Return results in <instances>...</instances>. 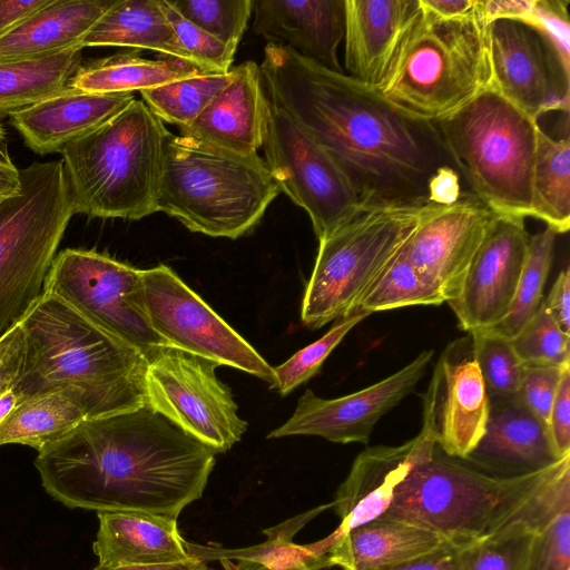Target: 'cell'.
Masks as SVG:
<instances>
[{"label": "cell", "mask_w": 570, "mask_h": 570, "mask_svg": "<svg viewBox=\"0 0 570 570\" xmlns=\"http://www.w3.org/2000/svg\"><path fill=\"white\" fill-rule=\"evenodd\" d=\"M259 68L271 106L330 155L364 207L429 204L438 170H456L434 122L405 112L375 87L272 43Z\"/></svg>", "instance_id": "1"}, {"label": "cell", "mask_w": 570, "mask_h": 570, "mask_svg": "<svg viewBox=\"0 0 570 570\" xmlns=\"http://www.w3.org/2000/svg\"><path fill=\"white\" fill-rule=\"evenodd\" d=\"M215 452L147 404L85 420L38 452L45 490L69 508L177 519L200 499Z\"/></svg>", "instance_id": "2"}, {"label": "cell", "mask_w": 570, "mask_h": 570, "mask_svg": "<svg viewBox=\"0 0 570 570\" xmlns=\"http://www.w3.org/2000/svg\"><path fill=\"white\" fill-rule=\"evenodd\" d=\"M21 325L19 401L65 390L86 420L146 405V357L66 301L43 293Z\"/></svg>", "instance_id": "3"}, {"label": "cell", "mask_w": 570, "mask_h": 570, "mask_svg": "<svg viewBox=\"0 0 570 570\" xmlns=\"http://www.w3.org/2000/svg\"><path fill=\"white\" fill-rule=\"evenodd\" d=\"M379 92L405 112L431 122L493 89L489 23L476 12L441 18L419 0Z\"/></svg>", "instance_id": "4"}, {"label": "cell", "mask_w": 570, "mask_h": 570, "mask_svg": "<svg viewBox=\"0 0 570 570\" xmlns=\"http://www.w3.org/2000/svg\"><path fill=\"white\" fill-rule=\"evenodd\" d=\"M169 131L142 100L61 150L75 214L139 220L156 210Z\"/></svg>", "instance_id": "5"}, {"label": "cell", "mask_w": 570, "mask_h": 570, "mask_svg": "<svg viewBox=\"0 0 570 570\" xmlns=\"http://www.w3.org/2000/svg\"><path fill=\"white\" fill-rule=\"evenodd\" d=\"M279 193L258 154L238 156L169 134L156 210L190 232L230 239L244 236Z\"/></svg>", "instance_id": "6"}, {"label": "cell", "mask_w": 570, "mask_h": 570, "mask_svg": "<svg viewBox=\"0 0 570 570\" xmlns=\"http://www.w3.org/2000/svg\"><path fill=\"white\" fill-rule=\"evenodd\" d=\"M559 461L539 471L503 478L450 456L436 445L397 487L382 515L430 530L454 547L462 546L505 524Z\"/></svg>", "instance_id": "7"}, {"label": "cell", "mask_w": 570, "mask_h": 570, "mask_svg": "<svg viewBox=\"0 0 570 570\" xmlns=\"http://www.w3.org/2000/svg\"><path fill=\"white\" fill-rule=\"evenodd\" d=\"M434 125L473 196L499 216L532 217L538 121L488 89Z\"/></svg>", "instance_id": "8"}, {"label": "cell", "mask_w": 570, "mask_h": 570, "mask_svg": "<svg viewBox=\"0 0 570 570\" xmlns=\"http://www.w3.org/2000/svg\"><path fill=\"white\" fill-rule=\"evenodd\" d=\"M20 190L0 203V337L40 299L75 215L61 159L20 169Z\"/></svg>", "instance_id": "9"}, {"label": "cell", "mask_w": 570, "mask_h": 570, "mask_svg": "<svg viewBox=\"0 0 570 570\" xmlns=\"http://www.w3.org/2000/svg\"><path fill=\"white\" fill-rule=\"evenodd\" d=\"M439 206H373L318 240L301 317L311 328L355 312L362 295L399 255L419 224Z\"/></svg>", "instance_id": "10"}, {"label": "cell", "mask_w": 570, "mask_h": 570, "mask_svg": "<svg viewBox=\"0 0 570 570\" xmlns=\"http://www.w3.org/2000/svg\"><path fill=\"white\" fill-rule=\"evenodd\" d=\"M43 293L66 301L146 358L167 346L150 325L141 269L107 254L80 248L61 250L48 272Z\"/></svg>", "instance_id": "11"}, {"label": "cell", "mask_w": 570, "mask_h": 570, "mask_svg": "<svg viewBox=\"0 0 570 570\" xmlns=\"http://www.w3.org/2000/svg\"><path fill=\"white\" fill-rule=\"evenodd\" d=\"M146 361L150 409L215 453L242 439L247 423L238 416L229 387L216 376V363L173 346L157 348Z\"/></svg>", "instance_id": "12"}, {"label": "cell", "mask_w": 570, "mask_h": 570, "mask_svg": "<svg viewBox=\"0 0 570 570\" xmlns=\"http://www.w3.org/2000/svg\"><path fill=\"white\" fill-rule=\"evenodd\" d=\"M263 149L272 178L307 213L318 240L366 208L330 155L281 109L272 107Z\"/></svg>", "instance_id": "13"}, {"label": "cell", "mask_w": 570, "mask_h": 570, "mask_svg": "<svg viewBox=\"0 0 570 570\" xmlns=\"http://www.w3.org/2000/svg\"><path fill=\"white\" fill-rule=\"evenodd\" d=\"M141 277L150 325L167 346L247 372L275 389L274 367L170 267L141 269Z\"/></svg>", "instance_id": "14"}, {"label": "cell", "mask_w": 570, "mask_h": 570, "mask_svg": "<svg viewBox=\"0 0 570 570\" xmlns=\"http://www.w3.org/2000/svg\"><path fill=\"white\" fill-rule=\"evenodd\" d=\"M432 357V350L423 351L392 375L337 399L306 390L289 420L267 438L316 435L334 443H367L377 421L414 390Z\"/></svg>", "instance_id": "15"}, {"label": "cell", "mask_w": 570, "mask_h": 570, "mask_svg": "<svg viewBox=\"0 0 570 570\" xmlns=\"http://www.w3.org/2000/svg\"><path fill=\"white\" fill-rule=\"evenodd\" d=\"M493 89L530 119L548 111L569 112L566 81L535 29L517 20L489 24Z\"/></svg>", "instance_id": "16"}, {"label": "cell", "mask_w": 570, "mask_h": 570, "mask_svg": "<svg viewBox=\"0 0 570 570\" xmlns=\"http://www.w3.org/2000/svg\"><path fill=\"white\" fill-rule=\"evenodd\" d=\"M525 219L498 216L475 253L459 295L448 302L468 333L501 322L513 302L528 255Z\"/></svg>", "instance_id": "17"}, {"label": "cell", "mask_w": 570, "mask_h": 570, "mask_svg": "<svg viewBox=\"0 0 570 570\" xmlns=\"http://www.w3.org/2000/svg\"><path fill=\"white\" fill-rule=\"evenodd\" d=\"M499 215L470 191L439 206L416 227L404 253L420 274L443 296L454 299L470 264Z\"/></svg>", "instance_id": "18"}, {"label": "cell", "mask_w": 570, "mask_h": 570, "mask_svg": "<svg viewBox=\"0 0 570 570\" xmlns=\"http://www.w3.org/2000/svg\"><path fill=\"white\" fill-rule=\"evenodd\" d=\"M433 392L423 397V425L420 433L397 445L367 448L354 460L338 487L333 503L343 533L385 513L397 487L436 448Z\"/></svg>", "instance_id": "19"}, {"label": "cell", "mask_w": 570, "mask_h": 570, "mask_svg": "<svg viewBox=\"0 0 570 570\" xmlns=\"http://www.w3.org/2000/svg\"><path fill=\"white\" fill-rule=\"evenodd\" d=\"M429 386L433 392L436 444L445 454L465 460L482 438L489 414L470 334L442 352Z\"/></svg>", "instance_id": "20"}, {"label": "cell", "mask_w": 570, "mask_h": 570, "mask_svg": "<svg viewBox=\"0 0 570 570\" xmlns=\"http://www.w3.org/2000/svg\"><path fill=\"white\" fill-rule=\"evenodd\" d=\"M233 80L179 135L238 156L257 154L267 135L272 106L259 66L234 67Z\"/></svg>", "instance_id": "21"}, {"label": "cell", "mask_w": 570, "mask_h": 570, "mask_svg": "<svg viewBox=\"0 0 570 570\" xmlns=\"http://www.w3.org/2000/svg\"><path fill=\"white\" fill-rule=\"evenodd\" d=\"M559 460L548 428L519 395L489 400L485 431L465 459L478 469L503 478L539 471Z\"/></svg>", "instance_id": "22"}, {"label": "cell", "mask_w": 570, "mask_h": 570, "mask_svg": "<svg viewBox=\"0 0 570 570\" xmlns=\"http://www.w3.org/2000/svg\"><path fill=\"white\" fill-rule=\"evenodd\" d=\"M253 32L267 43L288 47L305 58L344 72L337 49L344 38L343 0H252Z\"/></svg>", "instance_id": "23"}, {"label": "cell", "mask_w": 570, "mask_h": 570, "mask_svg": "<svg viewBox=\"0 0 570 570\" xmlns=\"http://www.w3.org/2000/svg\"><path fill=\"white\" fill-rule=\"evenodd\" d=\"M132 94H89L70 88L8 117L38 155L61 153L71 141L100 127L126 107Z\"/></svg>", "instance_id": "24"}, {"label": "cell", "mask_w": 570, "mask_h": 570, "mask_svg": "<svg viewBox=\"0 0 570 570\" xmlns=\"http://www.w3.org/2000/svg\"><path fill=\"white\" fill-rule=\"evenodd\" d=\"M343 4L346 75L377 87L419 0H343Z\"/></svg>", "instance_id": "25"}, {"label": "cell", "mask_w": 570, "mask_h": 570, "mask_svg": "<svg viewBox=\"0 0 570 570\" xmlns=\"http://www.w3.org/2000/svg\"><path fill=\"white\" fill-rule=\"evenodd\" d=\"M94 552L99 566L165 564L191 560L177 519L138 511L98 512Z\"/></svg>", "instance_id": "26"}, {"label": "cell", "mask_w": 570, "mask_h": 570, "mask_svg": "<svg viewBox=\"0 0 570 570\" xmlns=\"http://www.w3.org/2000/svg\"><path fill=\"white\" fill-rule=\"evenodd\" d=\"M335 533L330 559L343 570H380L450 544L430 530L384 515Z\"/></svg>", "instance_id": "27"}, {"label": "cell", "mask_w": 570, "mask_h": 570, "mask_svg": "<svg viewBox=\"0 0 570 570\" xmlns=\"http://www.w3.org/2000/svg\"><path fill=\"white\" fill-rule=\"evenodd\" d=\"M118 0H49L0 36V60L30 58L80 45Z\"/></svg>", "instance_id": "28"}, {"label": "cell", "mask_w": 570, "mask_h": 570, "mask_svg": "<svg viewBox=\"0 0 570 570\" xmlns=\"http://www.w3.org/2000/svg\"><path fill=\"white\" fill-rule=\"evenodd\" d=\"M326 503L303 512L285 522L266 529V541L240 549L197 546L186 541L188 552L196 559L206 562L212 560H229L237 570H321L333 567L330 552L335 542V531L325 539L297 544L294 534L316 515L332 508Z\"/></svg>", "instance_id": "29"}, {"label": "cell", "mask_w": 570, "mask_h": 570, "mask_svg": "<svg viewBox=\"0 0 570 570\" xmlns=\"http://www.w3.org/2000/svg\"><path fill=\"white\" fill-rule=\"evenodd\" d=\"M80 46L148 49L199 67L180 45L163 0H118L83 37Z\"/></svg>", "instance_id": "30"}, {"label": "cell", "mask_w": 570, "mask_h": 570, "mask_svg": "<svg viewBox=\"0 0 570 570\" xmlns=\"http://www.w3.org/2000/svg\"><path fill=\"white\" fill-rule=\"evenodd\" d=\"M139 51L135 49L83 61L71 87L89 94H132L179 79L213 73L168 56L147 59Z\"/></svg>", "instance_id": "31"}, {"label": "cell", "mask_w": 570, "mask_h": 570, "mask_svg": "<svg viewBox=\"0 0 570 570\" xmlns=\"http://www.w3.org/2000/svg\"><path fill=\"white\" fill-rule=\"evenodd\" d=\"M82 47L30 58L0 60V117L66 91L83 62Z\"/></svg>", "instance_id": "32"}, {"label": "cell", "mask_w": 570, "mask_h": 570, "mask_svg": "<svg viewBox=\"0 0 570 570\" xmlns=\"http://www.w3.org/2000/svg\"><path fill=\"white\" fill-rule=\"evenodd\" d=\"M85 420V414L65 390L28 396L20 400L0 424V445L23 444L39 452Z\"/></svg>", "instance_id": "33"}, {"label": "cell", "mask_w": 570, "mask_h": 570, "mask_svg": "<svg viewBox=\"0 0 570 570\" xmlns=\"http://www.w3.org/2000/svg\"><path fill=\"white\" fill-rule=\"evenodd\" d=\"M532 217L557 234L570 228V140L554 139L539 126L532 176Z\"/></svg>", "instance_id": "34"}, {"label": "cell", "mask_w": 570, "mask_h": 570, "mask_svg": "<svg viewBox=\"0 0 570 570\" xmlns=\"http://www.w3.org/2000/svg\"><path fill=\"white\" fill-rule=\"evenodd\" d=\"M227 72L189 77L140 92L142 101L163 122L178 128L190 125L233 80Z\"/></svg>", "instance_id": "35"}, {"label": "cell", "mask_w": 570, "mask_h": 570, "mask_svg": "<svg viewBox=\"0 0 570 570\" xmlns=\"http://www.w3.org/2000/svg\"><path fill=\"white\" fill-rule=\"evenodd\" d=\"M557 233L549 227L530 236L527 259L511 307L505 317L489 330L513 338L543 301V288L552 265Z\"/></svg>", "instance_id": "36"}, {"label": "cell", "mask_w": 570, "mask_h": 570, "mask_svg": "<svg viewBox=\"0 0 570 570\" xmlns=\"http://www.w3.org/2000/svg\"><path fill=\"white\" fill-rule=\"evenodd\" d=\"M404 246L362 295L355 312L371 314L413 305H440L445 302L440 292L409 261Z\"/></svg>", "instance_id": "37"}, {"label": "cell", "mask_w": 570, "mask_h": 570, "mask_svg": "<svg viewBox=\"0 0 570 570\" xmlns=\"http://www.w3.org/2000/svg\"><path fill=\"white\" fill-rule=\"evenodd\" d=\"M534 534L508 523L483 538L454 547L459 570H524Z\"/></svg>", "instance_id": "38"}, {"label": "cell", "mask_w": 570, "mask_h": 570, "mask_svg": "<svg viewBox=\"0 0 570 570\" xmlns=\"http://www.w3.org/2000/svg\"><path fill=\"white\" fill-rule=\"evenodd\" d=\"M469 334L488 400L518 395L523 364L510 341L490 331H474Z\"/></svg>", "instance_id": "39"}, {"label": "cell", "mask_w": 570, "mask_h": 570, "mask_svg": "<svg viewBox=\"0 0 570 570\" xmlns=\"http://www.w3.org/2000/svg\"><path fill=\"white\" fill-rule=\"evenodd\" d=\"M188 21L237 50L250 16L252 0H168Z\"/></svg>", "instance_id": "40"}, {"label": "cell", "mask_w": 570, "mask_h": 570, "mask_svg": "<svg viewBox=\"0 0 570 570\" xmlns=\"http://www.w3.org/2000/svg\"><path fill=\"white\" fill-rule=\"evenodd\" d=\"M509 341L523 365L570 366V336L559 328L543 303Z\"/></svg>", "instance_id": "41"}, {"label": "cell", "mask_w": 570, "mask_h": 570, "mask_svg": "<svg viewBox=\"0 0 570 570\" xmlns=\"http://www.w3.org/2000/svg\"><path fill=\"white\" fill-rule=\"evenodd\" d=\"M368 315L367 312L356 311L337 318L320 340L299 350L279 366L274 367L275 387L279 394L284 396L312 379L345 335Z\"/></svg>", "instance_id": "42"}, {"label": "cell", "mask_w": 570, "mask_h": 570, "mask_svg": "<svg viewBox=\"0 0 570 570\" xmlns=\"http://www.w3.org/2000/svg\"><path fill=\"white\" fill-rule=\"evenodd\" d=\"M569 510L570 455H567L558 462L548 478L535 489L505 524L518 523L533 534H537L560 514Z\"/></svg>", "instance_id": "43"}, {"label": "cell", "mask_w": 570, "mask_h": 570, "mask_svg": "<svg viewBox=\"0 0 570 570\" xmlns=\"http://www.w3.org/2000/svg\"><path fill=\"white\" fill-rule=\"evenodd\" d=\"M569 0H532L527 24L542 38L553 65L570 82V18Z\"/></svg>", "instance_id": "44"}, {"label": "cell", "mask_w": 570, "mask_h": 570, "mask_svg": "<svg viewBox=\"0 0 570 570\" xmlns=\"http://www.w3.org/2000/svg\"><path fill=\"white\" fill-rule=\"evenodd\" d=\"M163 6L180 45L199 67L213 73L230 70L235 50L184 18L168 0Z\"/></svg>", "instance_id": "45"}, {"label": "cell", "mask_w": 570, "mask_h": 570, "mask_svg": "<svg viewBox=\"0 0 570 570\" xmlns=\"http://www.w3.org/2000/svg\"><path fill=\"white\" fill-rule=\"evenodd\" d=\"M524 570H570V510L534 534Z\"/></svg>", "instance_id": "46"}, {"label": "cell", "mask_w": 570, "mask_h": 570, "mask_svg": "<svg viewBox=\"0 0 570 570\" xmlns=\"http://www.w3.org/2000/svg\"><path fill=\"white\" fill-rule=\"evenodd\" d=\"M567 368L570 366L523 365L518 395L547 428L559 383Z\"/></svg>", "instance_id": "47"}, {"label": "cell", "mask_w": 570, "mask_h": 570, "mask_svg": "<svg viewBox=\"0 0 570 570\" xmlns=\"http://www.w3.org/2000/svg\"><path fill=\"white\" fill-rule=\"evenodd\" d=\"M548 431L557 455H570V368L563 372L548 420Z\"/></svg>", "instance_id": "48"}, {"label": "cell", "mask_w": 570, "mask_h": 570, "mask_svg": "<svg viewBox=\"0 0 570 570\" xmlns=\"http://www.w3.org/2000/svg\"><path fill=\"white\" fill-rule=\"evenodd\" d=\"M24 332L21 323L0 337V396L13 389L24 355Z\"/></svg>", "instance_id": "49"}, {"label": "cell", "mask_w": 570, "mask_h": 570, "mask_svg": "<svg viewBox=\"0 0 570 570\" xmlns=\"http://www.w3.org/2000/svg\"><path fill=\"white\" fill-rule=\"evenodd\" d=\"M559 328L570 336V272L562 269L557 276L548 296L542 301Z\"/></svg>", "instance_id": "50"}, {"label": "cell", "mask_w": 570, "mask_h": 570, "mask_svg": "<svg viewBox=\"0 0 570 570\" xmlns=\"http://www.w3.org/2000/svg\"><path fill=\"white\" fill-rule=\"evenodd\" d=\"M461 176L453 167H442L433 176L429 186V202L435 205H451L465 193L461 188Z\"/></svg>", "instance_id": "51"}, {"label": "cell", "mask_w": 570, "mask_h": 570, "mask_svg": "<svg viewBox=\"0 0 570 570\" xmlns=\"http://www.w3.org/2000/svg\"><path fill=\"white\" fill-rule=\"evenodd\" d=\"M531 2L532 0H480V10L489 24L500 19L525 23L531 13Z\"/></svg>", "instance_id": "52"}, {"label": "cell", "mask_w": 570, "mask_h": 570, "mask_svg": "<svg viewBox=\"0 0 570 570\" xmlns=\"http://www.w3.org/2000/svg\"><path fill=\"white\" fill-rule=\"evenodd\" d=\"M380 570H459L454 546L448 544L431 553Z\"/></svg>", "instance_id": "53"}, {"label": "cell", "mask_w": 570, "mask_h": 570, "mask_svg": "<svg viewBox=\"0 0 570 570\" xmlns=\"http://www.w3.org/2000/svg\"><path fill=\"white\" fill-rule=\"evenodd\" d=\"M48 2L49 0H0V36Z\"/></svg>", "instance_id": "54"}, {"label": "cell", "mask_w": 570, "mask_h": 570, "mask_svg": "<svg viewBox=\"0 0 570 570\" xmlns=\"http://www.w3.org/2000/svg\"><path fill=\"white\" fill-rule=\"evenodd\" d=\"M421 4L434 14L445 18H463L478 10L479 0H420Z\"/></svg>", "instance_id": "55"}, {"label": "cell", "mask_w": 570, "mask_h": 570, "mask_svg": "<svg viewBox=\"0 0 570 570\" xmlns=\"http://www.w3.org/2000/svg\"><path fill=\"white\" fill-rule=\"evenodd\" d=\"M20 169L11 161L6 146L0 148V197H9L20 190Z\"/></svg>", "instance_id": "56"}, {"label": "cell", "mask_w": 570, "mask_h": 570, "mask_svg": "<svg viewBox=\"0 0 570 570\" xmlns=\"http://www.w3.org/2000/svg\"><path fill=\"white\" fill-rule=\"evenodd\" d=\"M94 570H205V562L193 558L184 562L165 564H131L116 568H105L98 564Z\"/></svg>", "instance_id": "57"}, {"label": "cell", "mask_w": 570, "mask_h": 570, "mask_svg": "<svg viewBox=\"0 0 570 570\" xmlns=\"http://www.w3.org/2000/svg\"><path fill=\"white\" fill-rule=\"evenodd\" d=\"M6 146V131L3 126L0 122V148Z\"/></svg>", "instance_id": "58"}, {"label": "cell", "mask_w": 570, "mask_h": 570, "mask_svg": "<svg viewBox=\"0 0 570 570\" xmlns=\"http://www.w3.org/2000/svg\"><path fill=\"white\" fill-rule=\"evenodd\" d=\"M225 570H237L229 560H219Z\"/></svg>", "instance_id": "59"}, {"label": "cell", "mask_w": 570, "mask_h": 570, "mask_svg": "<svg viewBox=\"0 0 570 570\" xmlns=\"http://www.w3.org/2000/svg\"><path fill=\"white\" fill-rule=\"evenodd\" d=\"M3 199H4L3 197H0V203H1Z\"/></svg>", "instance_id": "60"}]
</instances>
